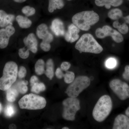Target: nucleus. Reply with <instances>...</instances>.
Here are the masks:
<instances>
[{
  "mask_svg": "<svg viewBox=\"0 0 129 129\" xmlns=\"http://www.w3.org/2000/svg\"><path fill=\"white\" fill-rule=\"evenodd\" d=\"M113 129H129V118L123 114L118 115L114 120Z\"/></svg>",
  "mask_w": 129,
  "mask_h": 129,
  "instance_id": "2eb2a0df",
  "label": "nucleus"
},
{
  "mask_svg": "<svg viewBox=\"0 0 129 129\" xmlns=\"http://www.w3.org/2000/svg\"><path fill=\"white\" fill-rule=\"evenodd\" d=\"M125 113L126 115H127V117H129V107L127 108V109H126Z\"/></svg>",
  "mask_w": 129,
  "mask_h": 129,
  "instance_id": "a19ab883",
  "label": "nucleus"
},
{
  "mask_svg": "<svg viewBox=\"0 0 129 129\" xmlns=\"http://www.w3.org/2000/svg\"><path fill=\"white\" fill-rule=\"evenodd\" d=\"M18 55L22 59H27L29 56V51L25 47L20 48L18 50Z\"/></svg>",
  "mask_w": 129,
  "mask_h": 129,
  "instance_id": "c85d7f7f",
  "label": "nucleus"
},
{
  "mask_svg": "<svg viewBox=\"0 0 129 129\" xmlns=\"http://www.w3.org/2000/svg\"><path fill=\"white\" fill-rule=\"evenodd\" d=\"M123 0H95V3L97 6H104L106 9H109L111 6L117 7L122 5Z\"/></svg>",
  "mask_w": 129,
  "mask_h": 129,
  "instance_id": "f3484780",
  "label": "nucleus"
},
{
  "mask_svg": "<svg viewBox=\"0 0 129 129\" xmlns=\"http://www.w3.org/2000/svg\"><path fill=\"white\" fill-rule=\"evenodd\" d=\"M31 91L34 93H40L41 91H43L46 89V86L44 83L37 82L35 83L33 85L31 86Z\"/></svg>",
  "mask_w": 129,
  "mask_h": 129,
  "instance_id": "393cba45",
  "label": "nucleus"
},
{
  "mask_svg": "<svg viewBox=\"0 0 129 129\" xmlns=\"http://www.w3.org/2000/svg\"><path fill=\"white\" fill-rule=\"evenodd\" d=\"M40 47L42 50L46 52L49 51L51 48L50 43L43 41H42L41 43Z\"/></svg>",
  "mask_w": 129,
  "mask_h": 129,
  "instance_id": "2f4dec72",
  "label": "nucleus"
},
{
  "mask_svg": "<svg viewBox=\"0 0 129 129\" xmlns=\"http://www.w3.org/2000/svg\"><path fill=\"white\" fill-rule=\"evenodd\" d=\"M7 91L6 98L7 101L10 102L15 101L19 92L16 84L15 85H12Z\"/></svg>",
  "mask_w": 129,
  "mask_h": 129,
  "instance_id": "6ab92c4d",
  "label": "nucleus"
},
{
  "mask_svg": "<svg viewBox=\"0 0 129 129\" xmlns=\"http://www.w3.org/2000/svg\"><path fill=\"white\" fill-rule=\"evenodd\" d=\"M128 1H129V0H128Z\"/></svg>",
  "mask_w": 129,
  "mask_h": 129,
  "instance_id": "49530a36",
  "label": "nucleus"
},
{
  "mask_svg": "<svg viewBox=\"0 0 129 129\" xmlns=\"http://www.w3.org/2000/svg\"><path fill=\"white\" fill-rule=\"evenodd\" d=\"M64 74L63 73L62 70L60 68H58L55 72L56 76L58 79H61L63 78Z\"/></svg>",
  "mask_w": 129,
  "mask_h": 129,
  "instance_id": "c9c22d12",
  "label": "nucleus"
},
{
  "mask_svg": "<svg viewBox=\"0 0 129 129\" xmlns=\"http://www.w3.org/2000/svg\"><path fill=\"white\" fill-rule=\"evenodd\" d=\"M45 61L43 59H40L37 60L35 64V71L38 75H41L45 73Z\"/></svg>",
  "mask_w": 129,
  "mask_h": 129,
  "instance_id": "4be33fe9",
  "label": "nucleus"
},
{
  "mask_svg": "<svg viewBox=\"0 0 129 129\" xmlns=\"http://www.w3.org/2000/svg\"><path fill=\"white\" fill-rule=\"evenodd\" d=\"M22 13L27 17L34 16L36 13V9L34 8L29 6H26L22 8Z\"/></svg>",
  "mask_w": 129,
  "mask_h": 129,
  "instance_id": "bb28decb",
  "label": "nucleus"
},
{
  "mask_svg": "<svg viewBox=\"0 0 129 129\" xmlns=\"http://www.w3.org/2000/svg\"><path fill=\"white\" fill-rule=\"evenodd\" d=\"M4 113L6 117L8 118L11 117L16 113V109L12 104H8L5 107Z\"/></svg>",
  "mask_w": 129,
  "mask_h": 129,
  "instance_id": "a878e982",
  "label": "nucleus"
},
{
  "mask_svg": "<svg viewBox=\"0 0 129 129\" xmlns=\"http://www.w3.org/2000/svg\"><path fill=\"white\" fill-rule=\"evenodd\" d=\"M68 1H71V0H68Z\"/></svg>",
  "mask_w": 129,
  "mask_h": 129,
  "instance_id": "a18cd8bd",
  "label": "nucleus"
},
{
  "mask_svg": "<svg viewBox=\"0 0 129 129\" xmlns=\"http://www.w3.org/2000/svg\"><path fill=\"white\" fill-rule=\"evenodd\" d=\"M18 75V67L16 62H8L5 64L3 76L0 78V90L7 91L16 81Z\"/></svg>",
  "mask_w": 129,
  "mask_h": 129,
  "instance_id": "20e7f679",
  "label": "nucleus"
},
{
  "mask_svg": "<svg viewBox=\"0 0 129 129\" xmlns=\"http://www.w3.org/2000/svg\"><path fill=\"white\" fill-rule=\"evenodd\" d=\"M108 16L112 20H117L122 17L123 13L120 9L115 8L110 10L108 13Z\"/></svg>",
  "mask_w": 129,
  "mask_h": 129,
  "instance_id": "5701e85b",
  "label": "nucleus"
},
{
  "mask_svg": "<svg viewBox=\"0 0 129 129\" xmlns=\"http://www.w3.org/2000/svg\"><path fill=\"white\" fill-rule=\"evenodd\" d=\"M113 26L114 27L117 29L118 32L122 34H126L128 32L129 28L126 23H123L121 24L117 20L113 23Z\"/></svg>",
  "mask_w": 129,
  "mask_h": 129,
  "instance_id": "b1692460",
  "label": "nucleus"
},
{
  "mask_svg": "<svg viewBox=\"0 0 129 129\" xmlns=\"http://www.w3.org/2000/svg\"><path fill=\"white\" fill-rule=\"evenodd\" d=\"M99 15L93 11H85L75 14L72 18L73 23L80 30L88 31L91 26L99 22Z\"/></svg>",
  "mask_w": 129,
  "mask_h": 129,
  "instance_id": "f257e3e1",
  "label": "nucleus"
},
{
  "mask_svg": "<svg viewBox=\"0 0 129 129\" xmlns=\"http://www.w3.org/2000/svg\"><path fill=\"white\" fill-rule=\"evenodd\" d=\"M36 35L42 41L49 43H51L54 39L53 35L48 30V26L44 23L38 25L36 28Z\"/></svg>",
  "mask_w": 129,
  "mask_h": 129,
  "instance_id": "9d476101",
  "label": "nucleus"
},
{
  "mask_svg": "<svg viewBox=\"0 0 129 129\" xmlns=\"http://www.w3.org/2000/svg\"><path fill=\"white\" fill-rule=\"evenodd\" d=\"M62 105V117L65 120L73 121L75 119L76 112L80 109L79 100L76 98H68L63 100Z\"/></svg>",
  "mask_w": 129,
  "mask_h": 129,
  "instance_id": "0eeeda50",
  "label": "nucleus"
},
{
  "mask_svg": "<svg viewBox=\"0 0 129 129\" xmlns=\"http://www.w3.org/2000/svg\"><path fill=\"white\" fill-rule=\"evenodd\" d=\"M105 64L107 68L112 69L116 67L117 64V61L115 58H110L106 60Z\"/></svg>",
  "mask_w": 129,
  "mask_h": 129,
  "instance_id": "c756f323",
  "label": "nucleus"
},
{
  "mask_svg": "<svg viewBox=\"0 0 129 129\" xmlns=\"http://www.w3.org/2000/svg\"><path fill=\"white\" fill-rule=\"evenodd\" d=\"M27 74V70L26 68L23 66L20 67L18 72V76L20 79H23L25 77Z\"/></svg>",
  "mask_w": 129,
  "mask_h": 129,
  "instance_id": "473e14b6",
  "label": "nucleus"
},
{
  "mask_svg": "<svg viewBox=\"0 0 129 129\" xmlns=\"http://www.w3.org/2000/svg\"><path fill=\"white\" fill-rule=\"evenodd\" d=\"M109 86L120 100L124 101L129 98V86L127 83L114 79L110 82Z\"/></svg>",
  "mask_w": 129,
  "mask_h": 129,
  "instance_id": "6e6552de",
  "label": "nucleus"
},
{
  "mask_svg": "<svg viewBox=\"0 0 129 129\" xmlns=\"http://www.w3.org/2000/svg\"><path fill=\"white\" fill-rule=\"evenodd\" d=\"M75 48L80 53L82 52L99 54L103 51L102 47L95 39L92 35H83L76 42Z\"/></svg>",
  "mask_w": 129,
  "mask_h": 129,
  "instance_id": "f03ea898",
  "label": "nucleus"
},
{
  "mask_svg": "<svg viewBox=\"0 0 129 129\" xmlns=\"http://www.w3.org/2000/svg\"><path fill=\"white\" fill-rule=\"evenodd\" d=\"M69 128L67 127H63L62 128V129H69Z\"/></svg>",
  "mask_w": 129,
  "mask_h": 129,
  "instance_id": "c03bdc74",
  "label": "nucleus"
},
{
  "mask_svg": "<svg viewBox=\"0 0 129 129\" xmlns=\"http://www.w3.org/2000/svg\"><path fill=\"white\" fill-rule=\"evenodd\" d=\"M90 84V80L87 76H79L74 80L67 88L65 93L69 97L75 98Z\"/></svg>",
  "mask_w": 129,
  "mask_h": 129,
  "instance_id": "423d86ee",
  "label": "nucleus"
},
{
  "mask_svg": "<svg viewBox=\"0 0 129 129\" xmlns=\"http://www.w3.org/2000/svg\"><path fill=\"white\" fill-rule=\"evenodd\" d=\"M123 77L125 80L129 81V65L125 67L124 72L123 74Z\"/></svg>",
  "mask_w": 129,
  "mask_h": 129,
  "instance_id": "72a5a7b5",
  "label": "nucleus"
},
{
  "mask_svg": "<svg viewBox=\"0 0 129 129\" xmlns=\"http://www.w3.org/2000/svg\"><path fill=\"white\" fill-rule=\"evenodd\" d=\"M80 29L72 23L68 27V30L64 35L65 40L70 43H73L78 39Z\"/></svg>",
  "mask_w": 129,
  "mask_h": 129,
  "instance_id": "ddd939ff",
  "label": "nucleus"
},
{
  "mask_svg": "<svg viewBox=\"0 0 129 129\" xmlns=\"http://www.w3.org/2000/svg\"><path fill=\"white\" fill-rule=\"evenodd\" d=\"M63 77L65 83L67 84H70L75 79V75L74 73L73 72L67 71L66 74H63Z\"/></svg>",
  "mask_w": 129,
  "mask_h": 129,
  "instance_id": "cd10ccee",
  "label": "nucleus"
},
{
  "mask_svg": "<svg viewBox=\"0 0 129 129\" xmlns=\"http://www.w3.org/2000/svg\"><path fill=\"white\" fill-rule=\"evenodd\" d=\"M125 21L126 23L129 24V15L123 18Z\"/></svg>",
  "mask_w": 129,
  "mask_h": 129,
  "instance_id": "4c0bfd02",
  "label": "nucleus"
},
{
  "mask_svg": "<svg viewBox=\"0 0 129 129\" xmlns=\"http://www.w3.org/2000/svg\"><path fill=\"white\" fill-rule=\"evenodd\" d=\"M27 0H13V1L17 3H23L26 1Z\"/></svg>",
  "mask_w": 129,
  "mask_h": 129,
  "instance_id": "58836bf2",
  "label": "nucleus"
},
{
  "mask_svg": "<svg viewBox=\"0 0 129 129\" xmlns=\"http://www.w3.org/2000/svg\"><path fill=\"white\" fill-rule=\"evenodd\" d=\"M71 67V64L68 62H63L61 65V69L64 71H67Z\"/></svg>",
  "mask_w": 129,
  "mask_h": 129,
  "instance_id": "f704fd0d",
  "label": "nucleus"
},
{
  "mask_svg": "<svg viewBox=\"0 0 129 129\" xmlns=\"http://www.w3.org/2000/svg\"><path fill=\"white\" fill-rule=\"evenodd\" d=\"M64 3L63 0H49L48 10L50 13L53 12L56 9H62Z\"/></svg>",
  "mask_w": 129,
  "mask_h": 129,
  "instance_id": "aec40b11",
  "label": "nucleus"
},
{
  "mask_svg": "<svg viewBox=\"0 0 129 129\" xmlns=\"http://www.w3.org/2000/svg\"><path fill=\"white\" fill-rule=\"evenodd\" d=\"M112 107V102L109 96L105 95L101 97L92 111L94 119L99 122L104 121L111 113Z\"/></svg>",
  "mask_w": 129,
  "mask_h": 129,
  "instance_id": "7ed1b4c3",
  "label": "nucleus"
},
{
  "mask_svg": "<svg viewBox=\"0 0 129 129\" xmlns=\"http://www.w3.org/2000/svg\"><path fill=\"white\" fill-rule=\"evenodd\" d=\"M22 81L23 83L25 84L26 85H27L28 84V82L27 80H23Z\"/></svg>",
  "mask_w": 129,
  "mask_h": 129,
  "instance_id": "79ce46f5",
  "label": "nucleus"
},
{
  "mask_svg": "<svg viewBox=\"0 0 129 129\" xmlns=\"http://www.w3.org/2000/svg\"><path fill=\"white\" fill-rule=\"evenodd\" d=\"M50 29L55 35L57 37L63 36L65 34L64 24L59 19H53L51 24Z\"/></svg>",
  "mask_w": 129,
  "mask_h": 129,
  "instance_id": "4468645a",
  "label": "nucleus"
},
{
  "mask_svg": "<svg viewBox=\"0 0 129 129\" xmlns=\"http://www.w3.org/2000/svg\"><path fill=\"white\" fill-rule=\"evenodd\" d=\"M18 104L22 109L39 110L46 107V101L43 97L31 93L24 96L19 100Z\"/></svg>",
  "mask_w": 129,
  "mask_h": 129,
  "instance_id": "39448f33",
  "label": "nucleus"
},
{
  "mask_svg": "<svg viewBox=\"0 0 129 129\" xmlns=\"http://www.w3.org/2000/svg\"><path fill=\"white\" fill-rule=\"evenodd\" d=\"M14 14H8L2 9H0V27L5 28L9 25H13L15 19Z\"/></svg>",
  "mask_w": 129,
  "mask_h": 129,
  "instance_id": "dca6fc26",
  "label": "nucleus"
},
{
  "mask_svg": "<svg viewBox=\"0 0 129 129\" xmlns=\"http://www.w3.org/2000/svg\"><path fill=\"white\" fill-rule=\"evenodd\" d=\"M2 104L0 103V114L2 112Z\"/></svg>",
  "mask_w": 129,
  "mask_h": 129,
  "instance_id": "37998d69",
  "label": "nucleus"
},
{
  "mask_svg": "<svg viewBox=\"0 0 129 129\" xmlns=\"http://www.w3.org/2000/svg\"><path fill=\"white\" fill-rule=\"evenodd\" d=\"M18 88L19 93L22 94H24L27 91L28 87L27 85L23 83L22 81L18 82L16 84Z\"/></svg>",
  "mask_w": 129,
  "mask_h": 129,
  "instance_id": "7c9ffc66",
  "label": "nucleus"
},
{
  "mask_svg": "<svg viewBox=\"0 0 129 129\" xmlns=\"http://www.w3.org/2000/svg\"><path fill=\"white\" fill-rule=\"evenodd\" d=\"M39 82V80L37 76L34 75L31 77L30 79V86H32L35 84V83Z\"/></svg>",
  "mask_w": 129,
  "mask_h": 129,
  "instance_id": "e433bc0d",
  "label": "nucleus"
},
{
  "mask_svg": "<svg viewBox=\"0 0 129 129\" xmlns=\"http://www.w3.org/2000/svg\"><path fill=\"white\" fill-rule=\"evenodd\" d=\"M102 28L103 39L108 36H111L114 41L116 43H120L123 41V37L121 34L117 30L113 29L110 26L104 25Z\"/></svg>",
  "mask_w": 129,
  "mask_h": 129,
  "instance_id": "9b49d317",
  "label": "nucleus"
},
{
  "mask_svg": "<svg viewBox=\"0 0 129 129\" xmlns=\"http://www.w3.org/2000/svg\"><path fill=\"white\" fill-rule=\"evenodd\" d=\"M46 66V70L44 73L47 78L50 80H52L53 78L54 75V62L52 59L50 58L47 60Z\"/></svg>",
  "mask_w": 129,
  "mask_h": 129,
  "instance_id": "412c9836",
  "label": "nucleus"
},
{
  "mask_svg": "<svg viewBox=\"0 0 129 129\" xmlns=\"http://www.w3.org/2000/svg\"><path fill=\"white\" fill-rule=\"evenodd\" d=\"M16 29L13 25H9L0 29V49L6 48L10 38L14 35Z\"/></svg>",
  "mask_w": 129,
  "mask_h": 129,
  "instance_id": "1a4fd4ad",
  "label": "nucleus"
},
{
  "mask_svg": "<svg viewBox=\"0 0 129 129\" xmlns=\"http://www.w3.org/2000/svg\"><path fill=\"white\" fill-rule=\"evenodd\" d=\"M25 46L32 53H36L38 51V42L36 36L33 33H30L24 38Z\"/></svg>",
  "mask_w": 129,
  "mask_h": 129,
  "instance_id": "f8f14e48",
  "label": "nucleus"
},
{
  "mask_svg": "<svg viewBox=\"0 0 129 129\" xmlns=\"http://www.w3.org/2000/svg\"><path fill=\"white\" fill-rule=\"evenodd\" d=\"M9 128L10 129H16L17 128V127H16V125L15 124H10L9 125Z\"/></svg>",
  "mask_w": 129,
  "mask_h": 129,
  "instance_id": "ea45409f",
  "label": "nucleus"
},
{
  "mask_svg": "<svg viewBox=\"0 0 129 129\" xmlns=\"http://www.w3.org/2000/svg\"><path fill=\"white\" fill-rule=\"evenodd\" d=\"M16 20L20 28L27 29L32 25V21L26 16L19 15L16 18Z\"/></svg>",
  "mask_w": 129,
  "mask_h": 129,
  "instance_id": "a211bd4d",
  "label": "nucleus"
}]
</instances>
